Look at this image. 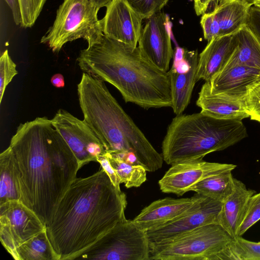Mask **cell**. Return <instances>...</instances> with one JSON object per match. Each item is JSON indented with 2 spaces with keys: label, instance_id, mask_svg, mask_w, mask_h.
Instances as JSON below:
<instances>
[{
  "label": "cell",
  "instance_id": "cell-1",
  "mask_svg": "<svg viewBox=\"0 0 260 260\" xmlns=\"http://www.w3.org/2000/svg\"><path fill=\"white\" fill-rule=\"evenodd\" d=\"M19 199L46 225L80 166L51 119L38 117L21 123L10 146Z\"/></svg>",
  "mask_w": 260,
  "mask_h": 260
},
{
  "label": "cell",
  "instance_id": "cell-2",
  "mask_svg": "<svg viewBox=\"0 0 260 260\" xmlns=\"http://www.w3.org/2000/svg\"><path fill=\"white\" fill-rule=\"evenodd\" d=\"M125 194L103 169L76 178L46 224L47 234L59 260L76 259L125 216Z\"/></svg>",
  "mask_w": 260,
  "mask_h": 260
},
{
  "label": "cell",
  "instance_id": "cell-3",
  "mask_svg": "<svg viewBox=\"0 0 260 260\" xmlns=\"http://www.w3.org/2000/svg\"><path fill=\"white\" fill-rule=\"evenodd\" d=\"M81 70L113 85L126 103L144 108L172 107L168 72L153 65L133 47L105 35L80 51Z\"/></svg>",
  "mask_w": 260,
  "mask_h": 260
},
{
  "label": "cell",
  "instance_id": "cell-4",
  "mask_svg": "<svg viewBox=\"0 0 260 260\" xmlns=\"http://www.w3.org/2000/svg\"><path fill=\"white\" fill-rule=\"evenodd\" d=\"M84 120L101 141L106 152H133L148 172L161 168L162 155L111 94L105 81L83 73L77 85Z\"/></svg>",
  "mask_w": 260,
  "mask_h": 260
},
{
  "label": "cell",
  "instance_id": "cell-5",
  "mask_svg": "<svg viewBox=\"0 0 260 260\" xmlns=\"http://www.w3.org/2000/svg\"><path fill=\"white\" fill-rule=\"evenodd\" d=\"M248 136L242 120L217 119L202 112L176 115L162 142L164 160L170 165L203 159Z\"/></svg>",
  "mask_w": 260,
  "mask_h": 260
},
{
  "label": "cell",
  "instance_id": "cell-6",
  "mask_svg": "<svg viewBox=\"0 0 260 260\" xmlns=\"http://www.w3.org/2000/svg\"><path fill=\"white\" fill-rule=\"evenodd\" d=\"M234 242L220 224H206L150 244V260H237Z\"/></svg>",
  "mask_w": 260,
  "mask_h": 260
},
{
  "label": "cell",
  "instance_id": "cell-7",
  "mask_svg": "<svg viewBox=\"0 0 260 260\" xmlns=\"http://www.w3.org/2000/svg\"><path fill=\"white\" fill-rule=\"evenodd\" d=\"M99 10L93 0H64L41 43L58 52L66 43L78 39L86 40L88 46L99 42L104 35Z\"/></svg>",
  "mask_w": 260,
  "mask_h": 260
},
{
  "label": "cell",
  "instance_id": "cell-8",
  "mask_svg": "<svg viewBox=\"0 0 260 260\" xmlns=\"http://www.w3.org/2000/svg\"><path fill=\"white\" fill-rule=\"evenodd\" d=\"M150 260L146 231L123 216L109 231L76 259Z\"/></svg>",
  "mask_w": 260,
  "mask_h": 260
},
{
  "label": "cell",
  "instance_id": "cell-9",
  "mask_svg": "<svg viewBox=\"0 0 260 260\" xmlns=\"http://www.w3.org/2000/svg\"><path fill=\"white\" fill-rule=\"evenodd\" d=\"M46 230V225L19 200L0 205L1 242L14 258L19 246Z\"/></svg>",
  "mask_w": 260,
  "mask_h": 260
},
{
  "label": "cell",
  "instance_id": "cell-10",
  "mask_svg": "<svg viewBox=\"0 0 260 260\" xmlns=\"http://www.w3.org/2000/svg\"><path fill=\"white\" fill-rule=\"evenodd\" d=\"M79 161L80 168L106 153L102 143L84 120L59 109L51 119Z\"/></svg>",
  "mask_w": 260,
  "mask_h": 260
},
{
  "label": "cell",
  "instance_id": "cell-11",
  "mask_svg": "<svg viewBox=\"0 0 260 260\" xmlns=\"http://www.w3.org/2000/svg\"><path fill=\"white\" fill-rule=\"evenodd\" d=\"M222 206V202L200 194L185 212L160 226L147 231L150 244L169 240L204 225L219 224Z\"/></svg>",
  "mask_w": 260,
  "mask_h": 260
},
{
  "label": "cell",
  "instance_id": "cell-12",
  "mask_svg": "<svg viewBox=\"0 0 260 260\" xmlns=\"http://www.w3.org/2000/svg\"><path fill=\"white\" fill-rule=\"evenodd\" d=\"M236 165L211 162L203 159L176 164L166 172L158 181L162 192L178 196L191 191L198 183L210 176L227 170L233 171Z\"/></svg>",
  "mask_w": 260,
  "mask_h": 260
},
{
  "label": "cell",
  "instance_id": "cell-13",
  "mask_svg": "<svg viewBox=\"0 0 260 260\" xmlns=\"http://www.w3.org/2000/svg\"><path fill=\"white\" fill-rule=\"evenodd\" d=\"M146 19L138 46L146 59L158 69L168 72L174 55L168 28V17L160 11Z\"/></svg>",
  "mask_w": 260,
  "mask_h": 260
},
{
  "label": "cell",
  "instance_id": "cell-14",
  "mask_svg": "<svg viewBox=\"0 0 260 260\" xmlns=\"http://www.w3.org/2000/svg\"><path fill=\"white\" fill-rule=\"evenodd\" d=\"M101 19L104 35L133 47H137L142 29L143 17L127 0H112Z\"/></svg>",
  "mask_w": 260,
  "mask_h": 260
},
{
  "label": "cell",
  "instance_id": "cell-15",
  "mask_svg": "<svg viewBox=\"0 0 260 260\" xmlns=\"http://www.w3.org/2000/svg\"><path fill=\"white\" fill-rule=\"evenodd\" d=\"M184 57L174 60L169 74L172 96V107L176 115L182 114L190 103L196 82L199 61L198 50L183 49Z\"/></svg>",
  "mask_w": 260,
  "mask_h": 260
},
{
  "label": "cell",
  "instance_id": "cell-16",
  "mask_svg": "<svg viewBox=\"0 0 260 260\" xmlns=\"http://www.w3.org/2000/svg\"><path fill=\"white\" fill-rule=\"evenodd\" d=\"M260 81V70L243 65L224 67L210 81L213 94L243 100L249 89Z\"/></svg>",
  "mask_w": 260,
  "mask_h": 260
},
{
  "label": "cell",
  "instance_id": "cell-17",
  "mask_svg": "<svg viewBox=\"0 0 260 260\" xmlns=\"http://www.w3.org/2000/svg\"><path fill=\"white\" fill-rule=\"evenodd\" d=\"M200 195L196 193L189 198L167 197L156 200L144 208L132 221L145 231L156 228L187 211Z\"/></svg>",
  "mask_w": 260,
  "mask_h": 260
},
{
  "label": "cell",
  "instance_id": "cell-18",
  "mask_svg": "<svg viewBox=\"0 0 260 260\" xmlns=\"http://www.w3.org/2000/svg\"><path fill=\"white\" fill-rule=\"evenodd\" d=\"M236 32L214 38L208 42L199 56L198 81L210 82L225 66L238 45Z\"/></svg>",
  "mask_w": 260,
  "mask_h": 260
},
{
  "label": "cell",
  "instance_id": "cell-19",
  "mask_svg": "<svg viewBox=\"0 0 260 260\" xmlns=\"http://www.w3.org/2000/svg\"><path fill=\"white\" fill-rule=\"evenodd\" d=\"M196 104L201 112L217 119L242 120L249 117L243 100L212 93L210 82L202 85Z\"/></svg>",
  "mask_w": 260,
  "mask_h": 260
},
{
  "label": "cell",
  "instance_id": "cell-20",
  "mask_svg": "<svg viewBox=\"0 0 260 260\" xmlns=\"http://www.w3.org/2000/svg\"><path fill=\"white\" fill-rule=\"evenodd\" d=\"M234 189L222 203L219 224L235 239L246 203L255 191L247 189L241 181L234 178Z\"/></svg>",
  "mask_w": 260,
  "mask_h": 260
},
{
  "label": "cell",
  "instance_id": "cell-21",
  "mask_svg": "<svg viewBox=\"0 0 260 260\" xmlns=\"http://www.w3.org/2000/svg\"><path fill=\"white\" fill-rule=\"evenodd\" d=\"M251 6L242 0H220L213 10L220 27L219 37L235 33L246 25Z\"/></svg>",
  "mask_w": 260,
  "mask_h": 260
},
{
  "label": "cell",
  "instance_id": "cell-22",
  "mask_svg": "<svg viewBox=\"0 0 260 260\" xmlns=\"http://www.w3.org/2000/svg\"><path fill=\"white\" fill-rule=\"evenodd\" d=\"M236 34L238 45L224 67L243 65L260 70L259 40L247 25Z\"/></svg>",
  "mask_w": 260,
  "mask_h": 260
},
{
  "label": "cell",
  "instance_id": "cell-23",
  "mask_svg": "<svg viewBox=\"0 0 260 260\" xmlns=\"http://www.w3.org/2000/svg\"><path fill=\"white\" fill-rule=\"evenodd\" d=\"M232 172L227 170L207 177L196 184L191 191L223 203L234 189Z\"/></svg>",
  "mask_w": 260,
  "mask_h": 260
},
{
  "label": "cell",
  "instance_id": "cell-24",
  "mask_svg": "<svg viewBox=\"0 0 260 260\" xmlns=\"http://www.w3.org/2000/svg\"><path fill=\"white\" fill-rule=\"evenodd\" d=\"M16 260H59L48 239L46 230L35 236L16 250Z\"/></svg>",
  "mask_w": 260,
  "mask_h": 260
},
{
  "label": "cell",
  "instance_id": "cell-25",
  "mask_svg": "<svg viewBox=\"0 0 260 260\" xmlns=\"http://www.w3.org/2000/svg\"><path fill=\"white\" fill-rule=\"evenodd\" d=\"M0 205L11 200H19L14 156L10 147L0 154Z\"/></svg>",
  "mask_w": 260,
  "mask_h": 260
},
{
  "label": "cell",
  "instance_id": "cell-26",
  "mask_svg": "<svg viewBox=\"0 0 260 260\" xmlns=\"http://www.w3.org/2000/svg\"><path fill=\"white\" fill-rule=\"evenodd\" d=\"M106 154L121 183H124L127 188L138 187L146 181L147 171L142 165L128 164L115 153L107 152Z\"/></svg>",
  "mask_w": 260,
  "mask_h": 260
},
{
  "label": "cell",
  "instance_id": "cell-27",
  "mask_svg": "<svg viewBox=\"0 0 260 260\" xmlns=\"http://www.w3.org/2000/svg\"><path fill=\"white\" fill-rule=\"evenodd\" d=\"M259 220H260V192L254 194L249 198L238 230V237L243 235Z\"/></svg>",
  "mask_w": 260,
  "mask_h": 260
},
{
  "label": "cell",
  "instance_id": "cell-28",
  "mask_svg": "<svg viewBox=\"0 0 260 260\" xmlns=\"http://www.w3.org/2000/svg\"><path fill=\"white\" fill-rule=\"evenodd\" d=\"M47 0H19L24 28L31 27L38 19Z\"/></svg>",
  "mask_w": 260,
  "mask_h": 260
},
{
  "label": "cell",
  "instance_id": "cell-29",
  "mask_svg": "<svg viewBox=\"0 0 260 260\" xmlns=\"http://www.w3.org/2000/svg\"><path fill=\"white\" fill-rule=\"evenodd\" d=\"M234 250L237 260H260V242L239 236L234 239Z\"/></svg>",
  "mask_w": 260,
  "mask_h": 260
},
{
  "label": "cell",
  "instance_id": "cell-30",
  "mask_svg": "<svg viewBox=\"0 0 260 260\" xmlns=\"http://www.w3.org/2000/svg\"><path fill=\"white\" fill-rule=\"evenodd\" d=\"M17 74L16 64L11 58L8 51L6 50L0 58V104L7 86Z\"/></svg>",
  "mask_w": 260,
  "mask_h": 260
},
{
  "label": "cell",
  "instance_id": "cell-31",
  "mask_svg": "<svg viewBox=\"0 0 260 260\" xmlns=\"http://www.w3.org/2000/svg\"><path fill=\"white\" fill-rule=\"evenodd\" d=\"M132 8L144 19L161 11L169 0H127Z\"/></svg>",
  "mask_w": 260,
  "mask_h": 260
},
{
  "label": "cell",
  "instance_id": "cell-32",
  "mask_svg": "<svg viewBox=\"0 0 260 260\" xmlns=\"http://www.w3.org/2000/svg\"><path fill=\"white\" fill-rule=\"evenodd\" d=\"M243 100L250 119L260 122V81L249 89Z\"/></svg>",
  "mask_w": 260,
  "mask_h": 260
},
{
  "label": "cell",
  "instance_id": "cell-33",
  "mask_svg": "<svg viewBox=\"0 0 260 260\" xmlns=\"http://www.w3.org/2000/svg\"><path fill=\"white\" fill-rule=\"evenodd\" d=\"M200 23L204 39L208 42L214 38L219 37L220 27L213 11L203 14Z\"/></svg>",
  "mask_w": 260,
  "mask_h": 260
},
{
  "label": "cell",
  "instance_id": "cell-34",
  "mask_svg": "<svg viewBox=\"0 0 260 260\" xmlns=\"http://www.w3.org/2000/svg\"><path fill=\"white\" fill-rule=\"evenodd\" d=\"M96 161L100 164L102 169L106 172L113 185L118 190L121 191L120 187V179L116 172L110 164L106 154H105L98 156Z\"/></svg>",
  "mask_w": 260,
  "mask_h": 260
},
{
  "label": "cell",
  "instance_id": "cell-35",
  "mask_svg": "<svg viewBox=\"0 0 260 260\" xmlns=\"http://www.w3.org/2000/svg\"><path fill=\"white\" fill-rule=\"evenodd\" d=\"M246 25L260 41V9L252 5Z\"/></svg>",
  "mask_w": 260,
  "mask_h": 260
},
{
  "label": "cell",
  "instance_id": "cell-36",
  "mask_svg": "<svg viewBox=\"0 0 260 260\" xmlns=\"http://www.w3.org/2000/svg\"><path fill=\"white\" fill-rule=\"evenodd\" d=\"M12 12L13 19L16 25L22 23V17L19 0H5Z\"/></svg>",
  "mask_w": 260,
  "mask_h": 260
},
{
  "label": "cell",
  "instance_id": "cell-37",
  "mask_svg": "<svg viewBox=\"0 0 260 260\" xmlns=\"http://www.w3.org/2000/svg\"><path fill=\"white\" fill-rule=\"evenodd\" d=\"M211 0H197L194 2V9L197 15H203L207 10Z\"/></svg>",
  "mask_w": 260,
  "mask_h": 260
},
{
  "label": "cell",
  "instance_id": "cell-38",
  "mask_svg": "<svg viewBox=\"0 0 260 260\" xmlns=\"http://www.w3.org/2000/svg\"><path fill=\"white\" fill-rule=\"evenodd\" d=\"M51 84L57 88H62L64 86V79L61 74H55L51 78Z\"/></svg>",
  "mask_w": 260,
  "mask_h": 260
},
{
  "label": "cell",
  "instance_id": "cell-39",
  "mask_svg": "<svg viewBox=\"0 0 260 260\" xmlns=\"http://www.w3.org/2000/svg\"><path fill=\"white\" fill-rule=\"evenodd\" d=\"M112 0H93L96 7L100 10L101 8L106 7Z\"/></svg>",
  "mask_w": 260,
  "mask_h": 260
},
{
  "label": "cell",
  "instance_id": "cell-40",
  "mask_svg": "<svg viewBox=\"0 0 260 260\" xmlns=\"http://www.w3.org/2000/svg\"><path fill=\"white\" fill-rule=\"evenodd\" d=\"M245 3H247L248 5L252 6L254 4L257 2H260V0H242Z\"/></svg>",
  "mask_w": 260,
  "mask_h": 260
},
{
  "label": "cell",
  "instance_id": "cell-41",
  "mask_svg": "<svg viewBox=\"0 0 260 260\" xmlns=\"http://www.w3.org/2000/svg\"><path fill=\"white\" fill-rule=\"evenodd\" d=\"M253 5L260 9V2L255 3Z\"/></svg>",
  "mask_w": 260,
  "mask_h": 260
},
{
  "label": "cell",
  "instance_id": "cell-42",
  "mask_svg": "<svg viewBox=\"0 0 260 260\" xmlns=\"http://www.w3.org/2000/svg\"><path fill=\"white\" fill-rule=\"evenodd\" d=\"M193 2H194L196 1L197 0H193Z\"/></svg>",
  "mask_w": 260,
  "mask_h": 260
}]
</instances>
